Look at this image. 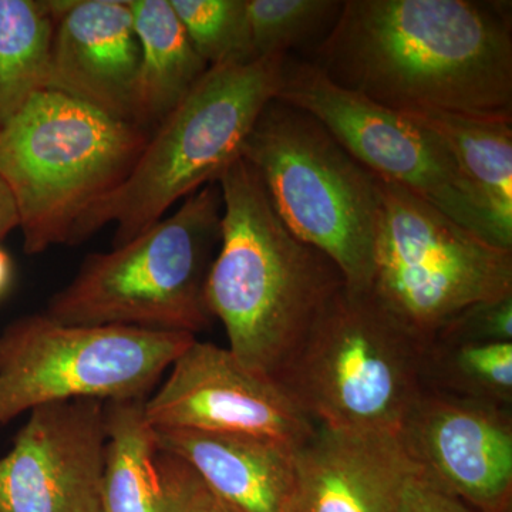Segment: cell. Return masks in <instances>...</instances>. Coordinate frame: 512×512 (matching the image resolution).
Wrapping results in <instances>:
<instances>
[{
	"label": "cell",
	"instance_id": "cb8c5ba5",
	"mask_svg": "<svg viewBox=\"0 0 512 512\" xmlns=\"http://www.w3.org/2000/svg\"><path fill=\"white\" fill-rule=\"evenodd\" d=\"M430 342L512 343V295L468 306Z\"/></svg>",
	"mask_w": 512,
	"mask_h": 512
},
{
	"label": "cell",
	"instance_id": "7402d4cb",
	"mask_svg": "<svg viewBox=\"0 0 512 512\" xmlns=\"http://www.w3.org/2000/svg\"><path fill=\"white\" fill-rule=\"evenodd\" d=\"M340 6L335 0H245L252 60L286 55L323 26L333 25Z\"/></svg>",
	"mask_w": 512,
	"mask_h": 512
},
{
	"label": "cell",
	"instance_id": "3957f363",
	"mask_svg": "<svg viewBox=\"0 0 512 512\" xmlns=\"http://www.w3.org/2000/svg\"><path fill=\"white\" fill-rule=\"evenodd\" d=\"M286 55L212 66L150 134L131 173L77 222L69 247L116 224L113 247L163 220L165 212L242 156L256 121L278 97Z\"/></svg>",
	"mask_w": 512,
	"mask_h": 512
},
{
	"label": "cell",
	"instance_id": "d4e9b609",
	"mask_svg": "<svg viewBox=\"0 0 512 512\" xmlns=\"http://www.w3.org/2000/svg\"><path fill=\"white\" fill-rule=\"evenodd\" d=\"M399 512H477L414 471L404 490Z\"/></svg>",
	"mask_w": 512,
	"mask_h": 512
},
{
	"label": "cell",
	"instance_id": "2e32d148",
	"mask_svg": "<svg viewBox=\"0 0 512 512\" xmlns=\"http://www.w3.org/2000/svg\"><path fill=\"white\" fill-rule=\"evenodd\" d=\"M146 400L104 403L101 512H185L204 485L190 464L158 444Z\"/></svg>",
	"mask_w": 512,
	"mask_h": 512
},
{
	"label": "cell",
	"instance_id": "6da1fadb",
	"mask_svg": "<svg viewBox=\"0 0 512 512\" xmlns=\"http://www.w3.org/2000/svg\"><path fill=\"white\" fill-rule=\"evenodd\" d=\"M313 63L387 109L512 121L511 19L497 3L348 0Z\"/></svg>",
	"mask_w": 512,
	"mask_h": 512
},
{
	"label": "cell",
	"instance_id": "44dd1931",
	"mask_svg": "<svg viewBox=\"0 0 512 512\" xmlns=\"http://www.w3.org/2000/svg\"><path fill=\"white\" fill-rule=\"evenodd\" d=\"M421 384L512 407V343H427L421 357Z\"/></svg>",
	"mask_w": 512,
	"mask_h": 512
},
{
	"label": "cell",
	"instance_id": "ba28073f",
	"mask_svg": "<svg viewBox=\"0 0 512 512\" xmlns=\"http://www.w3.org/2000/svg\"><path fill=\"white\" fill-rule=\"evenodd\" d=\"M377 194L370 292L424 346L468 306L512 295V249L399 185L377 178Z\"/></svg>",
	"mask_w": 512,
	"mask_h": 512
},
{
	"label": "cell",
	"instance_id": "d6986e66",
	"mask_svg": "<svg viewBox=\"0 0 512 512\" xmlns=\"http://www.w3.org/2000/svg\"><path fill=\"white\" fill-rule=\"evenodd\" d=\"M400 113L439 138L512 248V121L440 110Z\"/></svg>",
	"mask_w": 512,
	"mask_h": 512
},
{
	"label": "cell",
	"instance_id": "e0dca14e",
	"mask_svg": "<svg viewBox=\"0 0 512 512\" xmlns=\"http://www.w3.org/2000/svg\"><path fill=\"white\" fill-rule=\"evenodd\" d=\"M156 436L165 451L190 464L205 487L232 507L288 512L298 447L249 434L156 430Z\"/></svg>",
	"mask_w": 512,
	"mask_h": 512
},
{
	"label": "cell",
	"instance_id": "277c9868",
	"mask_svg": "<svg viewBox=\"0 0 512 512\" xmlns=\"http://www.w3.org/2000/svg\"><path fill=\"white\" fill-rule=\"evenodd\" d=\"M222 197L212 183L126 244L90 254L47 303L63 325L184 333L211 328L207 281L221 242Z\"/></svg>",
	"mask_w": 512,
	"mask_h": 512
},
{
	"label": "cell",
	"instance_id": "83f0119b",
	"mask_svg": "<svg viewBox=\"0 0 512 512\" xmlns=\"http://www.w3.org/2000/svg\"><path fill=\"white\" fill-rule=\"evenodd\" d=\"M13 265L8 252L0 247V296L8 291L10 282H12Z\"/></svg>",
	"mask_w": 512,
	"mask_h": 512
},
{
	"label": "cell",
	"instance_id": "30bf717a",
	"mask_svg": "<svg viewBox=\"0 0 512 512\" xmlns=\"http://www.w3.org/2000/svg\"><path fill=\"white\" fill-rule=\"evenodd\" d=\"M276 100L318 120L379 180L412 192L495 247L512 249L505 247L476 188L427 128L343 89L313 62L289 64L286 59Z\"/></svg>",
	"mask_w": 512,
	"mask_h": 512
},
{
	"label": "cell",
	"instance_id": "484cf974",
	"mask_svg": "<svg viewBox=\"0 0 512 512\" xmlns=\"http://www.w3.org/2000/svg\"><path fill=\"white\" fill-rule=\"evenodd\" d=\"M18 228L19 218L15 204H13L8 188L0 181V242L8 237L10 232Z\"/></svg>",
	"mask_w": 512,
	"mask_h": 512
},
{
	"label": "cell",
	"instance_id": "603a6c76",
	"mask_svg": "<svg viewBox=\"0 0 512 512\" xmlns=\"http://www.w3.org/2000/svg\"><path fill=\"white\" fill-rule=\"evenodd\" d=\"M208 66L252 62L245 0H170Z\"/></svg>",
	"mask_w": 512,
	"mask_h": 512
},
{
	"label": "cell",
	"instance_id": "ffe728a7",
	"mask_svg": "<svg viewBox=\"0 0 512 512\" xmlns=\"http://www.w3.org/2000/svg\"><path fill=\"white\" fill-rule=\"evenodd\" d=\"M53 30L50 0H0V127L46 90Z\"/></svg>",
	"mask_w": 512,
	"mask_h": 512
},
{
	"label": "cell",
	"instance_id": "5b68a950",
	"mask_svg": "<svg viewBox=\"0 0 512 512\" xmlns=\"http://www.w3.org/2000/svg\"><path fill=\"white\" fill-rule=\"evenodd\" d=\"M146 131L89 104L42 90L0 127V181L8 188L23 251L69 245L94 205L128 177Z\"/></svg>",
	"mask_w": 512,
	"mask_h": 512
},
{
	"label": "cell",
	"instance_id": "ac0fdd59",
	"mask_svg": "<svg viewBox=\"0 0 512 512\" xmlns=\"http://www.w3.org/2000/svg\"><path fill=\"white\" fill-rule=\"evenodd\" d=\"M140 46L133 117L153 133L210 69L194 49L170 0H130Z\"/></svg>",
	"mask_w": 512,
	"mask_h": 512
},
{
	"label": "cell",
	"instance_id": "7a4b0ae2",
	"mask_svg": "<svg viewBox=\"0 0 512 512\" xmlns=\"http://www.w3.org/2000/svg\"><path fill=\"white\" fill-rule=\"evenodd\" d=\"M218 185L221 242L208 275V308L239 362L278 383L345 278L328 256L289 231L244 158Z\"/></svg>",
	"mask_w": 512,
	"mask_h": 512
},
{
	"label": "cell",
	"instance_id": "4316f807",
	"mask_svg": "<svg viewBox=\"0 0 512 512\" xmlns=\"http://www.w3.org/2000/svg\"><path fill=\"white\" fill-rule=\"evenodd\" d=\"M185 512H242L232 507L227 501L221 500L214 493H211L205 485H202L198 494Z\"/></svg>",
	"mask_w": 512,
	"mask_h": 512
},
{
	"label": "cell",
	"instance_id": "52a82bcc",
	"mask_svg": "<svg viewBox=\"0 0 512 512\" xmlns=\"http://www.w3.org/2000/svg\"><path fill=\"white\" fill-rule=\"evenodd\" d=\"M423 349L372 292L345 285L278 383L318 426L396 434L423 389Z\"/></svg>",
	"mask_w": 512,
	"mask_h": 512
},
{
	"label": "cell",
	"instance_id": "9c48e42d",
	"mask_svg": "<svg viewBox=\"0 0 512 512\" xmlns=\"http://www.w3.org/2000/svg\"><path fill=\"white\" fill-rule=\"evenodd\" d=\"M195 336L63 325L33 313L0 332V426L46 404L147 399Z\"/></svg>",
	"mask_w": 512,
	"mask_h": 512
},
{
	"label": "cell",
	"instance_id": "8fae6325",
	"mask_svg": "<svg viewBox=\"0 0 512 512\" xmlns=\"http://www.w3.org/2000/svg\"><path fill=\"white\" fill-rule=\"evenodd\" d=\"M156 430L271 437L299 447L318 424L281 384L252 372L229 349L195 339L144 403Z\"/></svg>",
	"mask_w": 512,
	"mask_h": 512
},
{
	"label": "cell",
	"instance_id": "8992f818",
	"mask_svg": "<svg viewBox=\"0 0 512 512\" xmlns=\"http://www.w3.org/2000/svg\"><path fill=\"white\" fill-rule=\"evenodd\" d=\"M279 218L338 266L346 288L370 291L375 271L377 178L318 120L274 100L242 148Z\"/></svg>",
	"mask_w": 512,
	"mask_h": 512
},
{
	"label": "cell",
	"instance_id": "7c38bea8",
	"mask_svg": "<svg viewBox=\"0 0 512 512\" xmlns=\"http://www.w3.org/2000/svg\"><path fill=\"white\" fill-rule=\"evenodd\" d=\"M397 440L419 476L477 512H512V407L423 387Z\"/></svg>",
	"mask_w": 512,
	"mask_h": 512
},
{
	"label": "cell",
	"instance_id": "5bb4252c",
	"mask_svg": "<svg viewBox=\"0 0 512 512\" xmlns=\"http://www.w3.org/2000/svg\"><path fill=\"white\" fill-rule=\"evenodd\" d=\"M55 30L46 90L133 123L140 46L130 0H50Z\"/></svg>",
	"mask_w": 512,
	"mask_h": 512
},
{
	"label": "cell",
	"instance_id": "4fadbf2b",
	"mask_svg": "<svg viewBox=\"0 0 512 512\" xmlns=\"http://www.w3.org/2000/svg\"><path fill=\"white\" fill-rule=\"evenodd\" d=\"M104 403L77 399L29 412L0 457V512H101Z\"/></svg>",
	"mask_w": 512,
	"mask_h": 512
},
{
	"label": "cell",
	"instance_id": "9a60e30c",
	"mask_svg": "<svg viewBox=\"0 0 512 512\" xmlns=\"http://www.w3.org/2000/svg\"><path fill=\"white\" fill-rule=\"evenodd\" d=\"M413 473L396 434L318 426L296 448L288 512H399Z\"/></svg>",
	"mask_w": 512,
	"mask_h": 512
}]
</instances>
